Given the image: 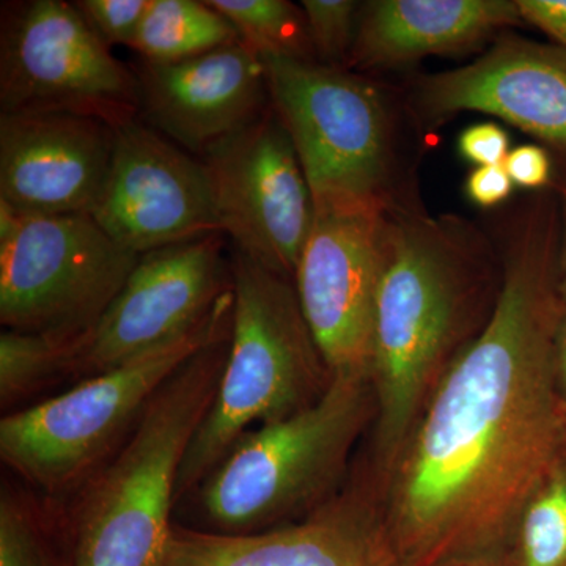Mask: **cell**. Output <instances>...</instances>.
<instances>
[{"instance_id":"obj_1","label":"cell","mask_w":566,"mask_h":566,"mask_svg":"<svg viewBox=\"0 0 566 566\" xmlns=\"http://www.w3.org/2000/svg\"><path fill=\"white\" fill-rule=\"evenodd\" d=\"M558 245V199L536 193L505 234L490 316L442 371L386 474L379 513L406 566H505L521 512L562 458Z\"/></svg>"},{"instance_id":"obj_2","label":"cell","mask_w":566,"mask_h":566,"mask_svg":"<svg viewBox=\"0 0 566 566\" xmlns=\"http://www.w3.org/2000/svg\"><path fill=\"white\" fill-rule=\"evenodd\" d=\"M495 263L474 223L397 199L386 208L370 360L376 463L386 474L468 333Z\"/></svg>"},{"instance_id":"obj_3","label":"cell","mask_w":566,"mask_h":566,"mask_svg":"<svg viewBox=\"0 0 566 566\" xmlns=\"http://www.w3.org/2000/svg\"><path fill=\"white\" fill-rule=\"evenodd\" d=\"M229 340L208 345L164 382L93 479L77 513L74 566L164 565L182 461L210 411Z\"/></svg>"},{"instance_id":"obj_4","label":"cell","mask_w":566,"mask_h":566,"mask_svg":"<svg viewBox=\"0 0 566 566\" xmlns=\"http://www.w3.org/2000/svg\"><path fill=\"white\" fill-rule=\"evenodd\" d=\"M232 331L210 411L192 438L177 499L211 474L252 423H273L322 397L333 375L305 322L294 282L232 260Z\"/></svg>"},{"instance_id":"obj_5","label":"cell","mask_w":566,"mask_h":566,"mask_svg":"<svg viewBox=\"0 0 566 566\" xmlns=\"http://www.w3.org/2000/svg\"><path fill=\"white\" fill-rule=\"evenodd\" d=\"M374 401L367 376H333L307 408L241 436L200 483L208 523L243 535L311 515L337 494Z\"/></svg>"},{"instance_id":"obj_6","label":"cell","mask_w":566,"mask_h":566,"mask_svg":"<svg viewBox=\"0 0 566 566\" xmlns=\"http://www.w3.org/2000/svg\"><path fill=\"white\" fill-rule=\"evenodd\" d=\"M232 312L230 289L191 333L120 367L85 378L51 400L3 417V463L50 493L80 482L137 422L153 395L175 371L230 334Z\"/></svg>"},{"instance_id":"obj_7","label":"cell","mask_w":566,"mask_h":566,"mask_svg":"<svg viewBox=\"0 0 566 566\" xmlns=\"http://www.w3.org/2000/svg\"><path fill=\"white\" fill-rule=\"evenodd\" d=\"M314 203L378 202L392 192V122L385 95L349 70L260 57Z\"/></svg>"},{"instance_id":"obj_8","label":"cell","mask_w":566,"mask_h":566,"mask_svg":"<svg viewBox=\"0 0 566 566\" xmlns=\"http://www.w3.org/2000/svg\"><path fill=\"white\" fill-rule=\"evenodd\" d=\"M0 112L82 115L118 128L137 120L139 84L74 3L32 0L3 17Z\"/></svg>"},{"instance_id":"obj_9","label":"cell","mask_w":566,"mask_h":566,"mask_svg":"<svg viewBox=\"0 0 566 566\" xmlns=\"http://www.w3.org/2000/svg\"><path fill=\"white\" fill-rule=\"evenodd\" d=\"M139 256L87 212L25 214L0 244V322L21 333L88 334Z\"/></svg>"},{"instance_id":"obj_10","label":"cell","mask_w":566,"mask_h":566,"mask_svg":"<svg viewBox=\"0 0 566 566\" xmlns=\"http://www.w3.org/2000/svg\"><path fill=\"white\" fill-rule=\"evenodd\" d=\"M221 232L245 259L294 282L314 222V199L292 139L273 109L200 156Z\"/></svg>"},{"instance_id":"obj_11","label":"cell","mask_w":566,"mask_h":566,"mask_svg":"<svg viewBox=\"0 0 566 566\" xmlns=\"http://www.w3.org/2000/svg\"><path fill=\"white\" fill-rule=\"evenodd\" d=\"M390 203H314L294 289L331 375L370 378L381 238Z\"/></svg>"},{"instance_id":"obj_12","label":"cell","mask_w":566,"mask_h":566,"mask_svg":"<svg viewBox=\"0 0 566 566\" xmlns=\"http://www.w3.org/2000/svg\"><path fill=\"white\" fill-rule=\"evenodd\" d=\"M223 233L144 253L115 300L85 335L73 374L85 378L196 329L232 289Z\"/></svg>"},{"instance_id":"obj_13","label":"cell","mask_w":566,"mask_h":566,"mask_svg":"<svg viewBox=\"0 0 566 566\" xmlns=\"http://www.w3.org/2000/svg\"><path fill=\"white\" fill-rule=\"evenodd\" d=\"M91 216L137 255L222 233L203 163L139 120L115 128L109 172Z\"/></svg>"},{"instance_id":"obj_14","label":"cell","mask_w":566,"mask_h":566,"mask_svg":"<svg viewBox=\"0 0 566 566\" xmlns=\"http://www.w3.org/2000/svg\"><path fill=\"white\" fill-rule=\"evenodd\" d=\"M412 106L431 125L461 112L493 115L566 158V50L501 36L475 62L422 77Z\"/></svg>"},{"instance_id":"obj_15","label":"cell","mask_w":566,"mask_h":566,"mask_svg":"<svg viewBox=\"0 0 566 566\" xmlns=\"http://www.w3.org/2000/svg\"><path fill=\"white\" fill-rule=\"evenodd\" d=\"M114 139L115 128L82 115L0 114V200L24 214H91Z\"/></svg>"},{"instance_id":"obj_16","label":"cell","mask_w":566,"mask_h":566,"mask_svg":"<svg viewBox=\"0 0 566 566\" xmlns=\"http://www.w3.org/2000/svg\"><path fill=\"white\" fill-rule=\"evenodd\" d=\"M163 566H406L363 494H335L301 517L253 534L174 527Z\"/></svg>"},{"instance_id":"obj_17","label":"cell","mask_w":566,"mask_h":566,"mask_svg":"<svg viewBox=\"0 0 566 566\" xmlns=\"http://www.w3.org/2000/svg\"><path fill=\"white\" fill-rule=\"evenodd\" d=\"M136 76L148 125L197 158L270 107L262 59L241 40L181 62L142 61Z\"/></svg>"},{"instance_id":"obj_18","label":"cell","mask_w":566,"mask_h":566,"mask_svg":"<svg viewBox=\"0 0 566 566\" xmlns=\"http://www.w3.org/2000/svg\"><path fill=\"white\" fill-rule=\"evenodd\" d=\"M521 22L510 0H375L360 7L346 70L392 69L472 50Z\"/></svg>"},{"instance_id":"obj_19","label":"cell","mask_w":566,"mask_h":566,"mask_svg":"<svg viewBox=\"0 0 566 566\" xmlns=\"http://www.w3.org/2000/svg\"><path fill=\"white\" fill-rule=\"evenodd\" d=\"M237 40L233 25L207 0H151L132 50L145 62L174 63Z\"/></svg>"},{"instance_id":"obj_20","label":"cell","mask_w":566,"mask_h":566,"mask_svg":"<svg viewBox=\"0 0 566 566\" xmlns=\"http://www.w3.org/2000/svg\"><path fill=\"white\" fill-rule=\"evenodd\" d=\"M259 57L316 62L303 7L289 0H207ZM318 63V62H316Z\"/></svg>"},{"instance_id":"obj_21","label":"cell","mask_w":566,"mask_h":566,"mask_svg":"<svg viewBox=\"0 0 566 566\" xmlns=\"http://www.w3.org/2000/svg\"><path fill=\"white\" fill-rule=\"evenodd\" d=\"M85 335L3 331L0 335L2 405L35 392L59 375L73 374Z\"/></svg>"},{"instance_id":"obj_22","label":"cell","mask_w":566,"mask_h":566,"mask_svg":"<svg viewBox=\"0 0 566 566\" xmlns=\"http://www.w3.org/2000/svg\"><path fill=\"white\" fill-rule=\"evenodd\" d=\"M564 457L521 512L505 566H566V464Z\"/></svg>"},{"instance_id":"obj_23","label":"cell","mask_w":566,"mask_h":566,"mask_svg":"<svg viewBox=\"0 0 566 566\" xmlns=\"http://www.w3.org/2000/svg\"><path fill=\"white\" fill-rule=\"evenodd\" d=\"M301 6L316 62L331 69H348L363 3L354 0H304Z\"/></svg>"},{"instance_id":"obj_24","label":"cell","mask_w":566,"mask_h":566,"mask_svg":"<svg viewBox=\"0 0 566 566\" xmlns=\"http://www.w3.org/2000/svg\"><path fill=\"white\" fill-rule=\"evenodd\" d=\"M0 566H52L32 512L7 491L0 501Z\"/></svg>"},{"instance_id":"obj_25","label":"cell","mask_w":566,"mask_h":566,"mask_svg":"<svg viewBox=\"0 0 566 566\" xmlns=\"http://www.w3.org/2000/svg\"><path fill=\"white\" fill-rule=\"evenodd\" d=\"M73 3L107 46L132 48L151 0H77Z\"/></svg>"},{"instance_id":"obj_26","label":"cell","mask_w":566,"mask_h":566,"mask_svg":"<svg viewBox=\"0 0 566 566\" xmlns=\"http://www.w3.org/2000/svg\"><path fill=\"white\" fill-rule=\"evenodd\" d=\"M458 151L476 167L502 166L512 151L509 133L497 123H476L460 134Z\"/></svg>"},{"instance_id":"obj_27","label":"cell","mask_w":566,"mask_h":566,"mask_svg":"<svg viewBox=\"0 0 566 566\" xmlns=\"http://www.w3.org/2000/svg\"><path fill=\"white\" fill-rule=\"evenodd\" d=\"M502 166L513 185L531 191H542L553 180V159L539 145H520L509 153Z\"/></svg>"},{"instance_id":"obj_28","label":"cell","mask_w":566,"mask_h":566,"mask_svg":"<svg viewBox=\"0 0 566 566\" xmlns=\"http://www.w3.org/2000/svg\"><path fill=\"white\" fill-rule=\"evenodd\" d=\"M512 178L504 166L475 167L465 180L464 191L476 207L493 208L504 203L512 196Z\"/></svg>"},{"instance_id":"obj_29","label":"cell","mask_w":566,"mask_h":566,"mask_svg":"<svg viewBox=\"0 0 566 566\" xmlns=\"http://www.w3.org/2000/svg\"><path fill=\"white\" fill-rule=\"evenodd\" d=\"M523 22L546 33L566 50V0H516Z\"/></svg>"},{"instance_id":"obj_30","label":"cell","mask_w":566,"mask_h":566,"mask_svg":"<svg viewBox=\"0 0 566 566\" xmlns=\"http://www.w3.org/2000/svg\"><path fill=\"white\" fill-rule=\"evenodd\" d=\"M554 378L558 398L566 411V305L558 322L556 345H554Z\"/></svg>"},{"instance_id":"obj_31","label":"cell","mask_w":566,"mask_h":566,"mask_svg":"<svg viewBox=\"0 0 566 566\" xmlns=\"http://www.w3.org/2000/svg\"><path fill=\"white\" fill-rule=\"evenodd\" d=\"M560 210V245H558V293L566 304V185L558 191Z\"/></svg>"},{"instance_id":"obj_32","label":"cell","mask_w":566,"mask_h":566,"mask_svg":"<svg viewBox=\"0 0 566 566\" xmlns=\"http://www.w3.org/2000/svg\"><path fill=\"white\" fill-rule=\"evenodd\" d=\"M565 438H566V411H565Z\"/></svg>"}]
</instances>
